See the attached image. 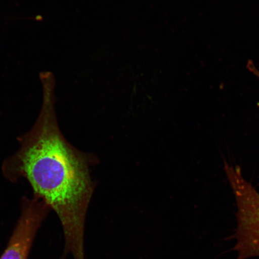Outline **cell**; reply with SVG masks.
I'll return each mask as SVG.
<instances>
[{
  "label": "cell",
  "mask_w": 259,
  "mask_h": 259,
  "mask_svg": "<svg viewBox=\"0 0 259 259\" xmlns=\"http://www.w3.org/2000/svg\"><path fill=\"white\" fill-rule=\"evenodd\" d=\"M248 69L252 74L259 78V70L255 67L254 64H250L248 67Z\"/></svg>",
  "instance_id": "277c9868"
},
{
  "label": "cell",
  "mask_w": 259,
  "mask_h": 259,
  "mask_svg": "<svg viewBox=\"0 0 259 259\" xmlns=\"http://www.w3.org/2000/svg\"><path fill=\"white\" fill-rule=\"evenodd\" d=\"M225 170L237 206V259L259 257V193L245 179L240 167L225 163Z\"/></svg>",
  "instance_id": "7a4b0ae2"
},
{
  "label": "cell",
  "mask_w": 259,
  "mask_h": 259,
  "mask_svg": "<svg viewBox=\"0 0 259 259\" xmlns=\"http://www.w3.org/2000/svg\"><path fill=\"white\" fill-rule=\"evenodd\" d=\"M50 210L36 197H24L21 215L0 259H28L35 236Z\"/></svg>",
  "instance_id": "3957f363"
},
{
  "label": "cell",
  "mask_w": 259,
  "mask_h": 259,
  "mask_svg": "<svg viewBox=\"0 0 259 259\" xmlns=\"http://www.w3.org/2000/svg\"><path fill=\"white\" fill-rule=\"evenodd\" d=\"M44 99L39 114L27 134L19 139V148L2 166L6 179H24L33 196L57 213L62 225L65 251L84 259V223L93 187L84 155L61 134L55 110L53 74H40Z\"/></svg>",
  "instance_id": "6da1fadb"
}]
</instances>
